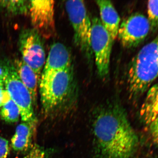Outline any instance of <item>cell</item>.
Wrapping results in <instances>:
<instances>
[{
	"instance_id": "cell-1",
	"label": "cell",
	"mask_w": 158,
	"mask_h": 158,
	"mask_svg": "<svg viewBox=\"0 0 158 158\" xmlns=\"http://www.w3.org/2000/svg\"><path fill=\"white\" fill-rule=\"evenodd\" d=\"M92 131L95 158H130L138 147V136L118 103L97 109Z\"/></svg>"
},
{
	"instance_id": "cell-2",
	"label": "cell",
	"mask_w": 158,
	"mask_h": 158,
	"mask_svg": "<svg viewBox=\"0 0 158 158\" xmlns=\"http://www.w3.org/2000/svg\"><path fill=\"white\" fill-rule=\"evenodd\" d=\"M41 75L39 90L43 112L49 114L68 110L74 102L76 93L73 67Z\"/></svg>"
},
{
	"instance_id": "cell-3",
	"label": "cell",
	"mask_w": 158,
	"mask_h": 158,
	"mask_svg": "<svg viewBox=\"0 0 158 158\" xmlns=\"http://www.w3.org/2000/svg\"><path fill=\"white\" fill-rule=\"evenodd\" d=\"M128 90L137 98L149 89L158 77V34L141 48L130 62L127 71Z\"/></svg>"
},
{
	"instance_id": "cell-4",
	"label": "cell",
	"mask_w": 158,
	"mask_h": 158,
	"mask_svg": "<svg viewBox=\"0 0 158 158\" xmlns=\"http://www.w3.org/2000/svg\"><path fill=\"white\" fill-rule=\"evenodd\" d=\"M65 8L74 31V42L88 61L93 54L90 46L91 20L83 1L65 2Z\"/></svg>"
},
{
	"instance_id": "cell-5",
	"label": "cell",
	"mask_w": 158,
	"mask_h": 158,
	"mask_svg": "<svg viewBox=\"0 0 158 158\" xmlns=\"http://www.w3.org/2000/svg\"><path fill=\"white\" fill-rule=\"evenodd\" d=\"M113 41L100 19L93 18L91 20L90 46L95 57L98 73L102 78H106L109 75Z\"/></svg>"
},
{
	"instance_id": "cell-6",
	"label": "cell",
	"mask_w": 158,
	"mask_h": 158,
	"mask_svg": "<svg viewBox=\"0 0 158 158\" xmlns=\"http://www.w3.org/2000/svg\"><path fill=\"white\" fill-rule=\"evenodd\" d=\"M4 85L10 98L19 109L22 121L36 123L32 96L19 79L15 68L8 69Z\"/></svg>"
},
{
	"instance_id": "cell-7",
	"label": "cell",
	"mask_w": 158,
	"mask_h": 158,
	"mask_svg": "<svg viewBox=\"0 0 158 158\" xmlns=\"http://www.w3.org/2000/svg\"><path fill=\"white\" fill-rule=\"evenodd\" d=\"M19 47L23 61L40 79L46 59L41 36L34 29L24 30L20 35Z\"/></svg>"
},
{
	"instance_id": "cell-8",
	"label": "cell",
	"mask_w": 158,
	"mask_h": 158,
	"mask_svg": "<svg viewBox=\"0 0 158 158\" xmlns=\"http://www.w3.org/2000/svg\"><path fill=\"white\" fill-rule=\"evenodd\" d=\"M151 30L148 18L136 12L131 15L120 24L117 37L123 47L134 48L144 41Z\"/></svg>"
},
{
	"instance_id": "cell-9",
	"label": "cell",
	"mask_w": 158,
	"mask_h": 158,
	"mask_svg": "<svg viewBox=\"0 0 158 158\" xmlns=\"http://www.w3.org/2000/svg\"><path fill=\"white\" fill-rule=\"evenodd\" d=\"M55 2L29 1V14L33 28L41 37L48 38L56 34Z\"/></svg>"
},
{
	"instance_id": "cell-10",
	"label": "cell",
	"mask_w": 158,
	"mask_h": 158,
	"mask_svg": "<svg viewBox=\"0 0 158 158\" xmlns=\"http://www.w3.org/2000/svg\"><path fill=\"white\" fill-rule=\"evenodd\" d=\"M72 66L70 51L63 44L55 43L51 47L42 73L64 70Z\"/></svg>"
},
{
	"instance_id": "cell-11",
	"label": "cell",
	"mask_w": 158,
	"mask_h": 158,
	"mask_svg": "<svg viewBox=\"0 0 158 158\" xmlns=\"http://www.w3.org/2000/svg\"><path fill=\"white\" fill-rule=\"evenodd\" d=\"M102 24L114 40L117 37L120 18L111 1H97Z\"/></svg>"
},
{
	"instance_id": "cell-12",
	"label": "cell",
	"mask_w": 158,
	"mask_h": 158,
	"mask_svg": "<svg viewBox=\"0 0 158 158\" xmlns=\"http://www.w3.org/2000/svg\"><path fill=\"white\" fill-rule=\"evenodd\" d=\"M36 123L23 122L17 126L11 139V146L17 152H27L32 146Z\"/></svg>"
},
{
	"instance_id": "cell-13",
	"label": "cell",
	"mask_w": 158,
	"mask_h": 158,
	"mask_svg": "<svg viewBox=\"0 0 158 158\" xmlns=\"http://www.w3.org/2000/svg\"><path fill=\"white\" fill-rule=\"evenodd\" d=\"M141 121L148 126L158 117V83L148 90L140 110Z\"/></svg>"
},
{
	"instance_id": "cell-14",
	"label": "cell",
	"mask_w": 158,
	"mask_h": 158,
	"mask_svg": "<svg viewBox=\"0 0 158 158\" xmlns=\"http://www.w3.org/2000/svg\"><path fill=\"white\" fill-rule=\"evenodd\" d=\"M14 68L22 82L30 91L34 106H36L37 87L40 79L33 69L22 60H16Z\"/></svg>"
},
{
	"instance_id": "cell-15",
	"label": "cell",
	"mask_w": 158,
	"mask_h": 158,
	"mask_svg": "<svg viewBox=\"0 0 158 158\" xmlns=\"http://www.w3.org/2000/svg\"><path fill=\"white\" fill-rule=\"evenodd\" d=\"M0 116L7 123H15L19 120L20 114L17 105L11 99L9 94L1 107Z\"/></svg>"
},
{
	"instance_id": "cell-16",
	"label": "cell",
	"mask_w": 158,
	"mask_h": 158,
	"mask_svg": "<svg viewBox=\"0 0 158 158\" xmlns=\"http://www.w3.org/2000/svg\"><path fill=\"white\" fill-rule=\"evenodd\" d=\"M0 7L13 15H22L29 13V2L21 0L0 1Z\"/></svg>"
},
{
	"instance_id": "cell-17",
	"label": "cell",
	"mask_w": 158,
	"mask_h": 158,
	"mask_svg": "<svg viewBox=\"0 0 158 158\" xmlns=\"http://www.w3.org/2000/svg\"><path fill=\"white\" fill-rule=\"evenodd\" d=\"M148 19L152 31L158 29V1H149L147 3Z\"/></svg>"
},
{
	"instance_id": "cell-18",
	"label": "cell",
	"mask_w": 158,
	"mask_h": 158,
	"mask_svg": "<svg viewBox=\"0 0 158 158\" xmlns=\"http://www.w3.org/2000/svg\"><path fill=\"white\" fill-rule=\"evenodd\" d=\"M23 158H49L44 148L37 144H32Z\"/></svg>"
},
{
	"instance_id": "cell-19",
	"label": "cell",
	"mask_w": 158,
	"mask_h": 158,
	"mask_svg": "<svg viewBox=\"0 0 158 158\" xmlns=\"http://www.w3.org/2000/svg\"><path fill=\"white\" fill-rule=\"evenodd\" d=\"M148 126L152 140L158 149V117Z\"/></svg>"
},
{
	"instance_id": "cell-20",
	"label": "cell",
	"mask_w": 158,
	"mask_h": 158,
	"mask_svg": "<svg viewBox=\"0 0 158 158\" xmlns=\"http://www.w3.org/2000/svg\"><path fill=\"white\" fill-rule=\"evenodd\" d=\"M10 152L9 141L0 137V158H8Z\"/></svg>"
},
{
	"instance_id": "cell-21",
	"label": "cell",
	"mask_w": 158,
	"mask_h": 158,
	"mask_svg": "<svg viewBox=\"0 0 158 158\" xmlns=\"http://www.w3.org/2000/svg\"><path fill=\"white\" fill-rule=\"evenodd\" d=\"M9 95L4 86V83L0 82V107L4 104L7 97Z\"/></svg>"
},
{
	"instance_id": "cell-22",
	"label": "cell",
	"mask_w": 158,
	"mask_h": 158,
	"mask_svg": "<svg viewBox=\"0 0 158 158\" xmlns=\"http://www.w3.org/2000/svg\"><path fill=\"white\" fill-rule=\"evenodd\" d=\"M8 69H3L0 67V82L4 83L7 74Z\"/></svg>"
},
{
	"instance_id": "cell-23",
	"label": "cell",
	"mask_w": 158,
	"mask_h": 158,
	"mask_svg": "<svg viewBox=\"0 0 158 158\" xmlns=\"http://www.w3.org/2000/svg\"></svg>"
}]
</instances>
